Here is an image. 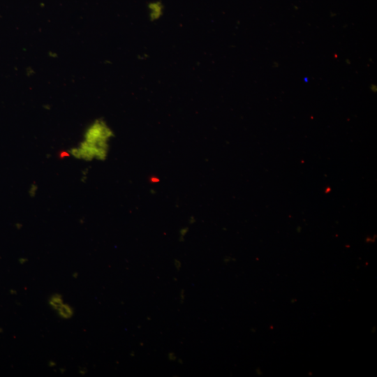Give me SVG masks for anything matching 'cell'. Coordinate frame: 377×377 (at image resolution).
<instances>
[{
  "label": "cell",
  "instance_id": "8992f818",
  "mask_svg": "<svg viewBox=\"0 0 377 377\" xmlns=\"http://www.w3.org/2000/svg\"><path fill=\"white\" fill-rule=\"evenodd\" d=\"M56 365V363L53 361H49L48 362V366L50 367H53Z\"/></svg>",
  "mask_w": 377,
  "mask_h": 377
},
{
  "label": "cell",
  "instance_id": "277c9868",
  "mask_svg": "<svg viewBox=\"0 0 377 377\" xmlns=\"http://www.w3.org/2000/svg\"><path fill=\"white\" fill-rule=\"evenodd\" d=\"M64 303L63 296L60 293H54L48 299L49 306L54 311Z\"/></svg>",
  "mask_w": 377,
  "mask_h": 377
},
{
  "label": "cell",
  "instance_id": "3957f363",
  "mask_svg": "<svg viewBox=\"0 0 377 377\" xmlns=\"http://www.w3.org/2000/svg\"><path fill=\"white\" fill-rule=\"evenodd\" d=\"M60 318L71 319L74 315V309L68 304H62L56 311Z\"/></svg>",
  "mask_w": 377,
  "mask_h": 377
},
{
  "label": "cell",
  "instance_id": "5b68a950",
  "mask_svg": "<svg viewBox=\"0 0 377 377\" xmlns=\"http://www.w3.org/2000/svg\"><path fill=\"white\" fill-rule=\"evenodd\" d=\"M31 189H30V195H33L34 194H36V190H37V187L36 185L34 184H32L31 186Z\"/></svg>",
  "mask_w": 377,
  "mask_h": 377
},
{
  "label": "cell",
  "instance_id": "6da1fadb",
  "mask_svg": "<svg viewBox=\"0 0 377 377\" xmlns=\"http://www.w3.org/2000/svg\"><path fill=\"white\" fill-rule=\"evenodd\" d=\"M114 136L107 122L103 119H96L87 126L83 140L70 149V154L85 161H104L108 154L110 141Z\"/></svg>",
  "mask_w": 377,
  "mask_h": 377
},
{
  "label": "cell",
  "instance_id": "ba28073f",
  "mask_svg": "<svg viewBox=\"0 0 377 377\" xmlns=\"http://www.w3.org/2000/svg\"><path fill=\"white\" fill-rule=\"evenodd\" d=\"M73 276L74 278H77V276H78V274L77 272L76 273L75 272V273H73Z\"/></svg>",
  "mask_w": 377,
  "mask_h": 377
},
{
  "label": "cell",
  "instance_id": "7a4b0ae2",
  "mask_svg": "<svg viewBox=\"0 0 377 377\" xmlns=\"http://www.w3.org/2000/svg\"><path fill=\"white\" fill-rule=\"evenodd\" d=\"M148 17L150 21L155 22L160 20L164 13V5L160 0L149 1L147 4Z\"/></svg>",
  "mask_w": 377,
  "mask_h": 377
},
{
  "label": "cell",
  "instance_id": "52a82bcc",
  "mask_svg": "<svg viewBox=\"0 0 377 377\" xmlns=\"http://www.w3.org/2000/svg\"><path fill=\"white\" fill-rule=\"evenodd\" d=\"M86 373H87V369L85 368H82L80 369V374H81L82 375H84Z\"/></svg>",
  "mask_w": 377,
  "mask_h": 377
}]
</instances>
